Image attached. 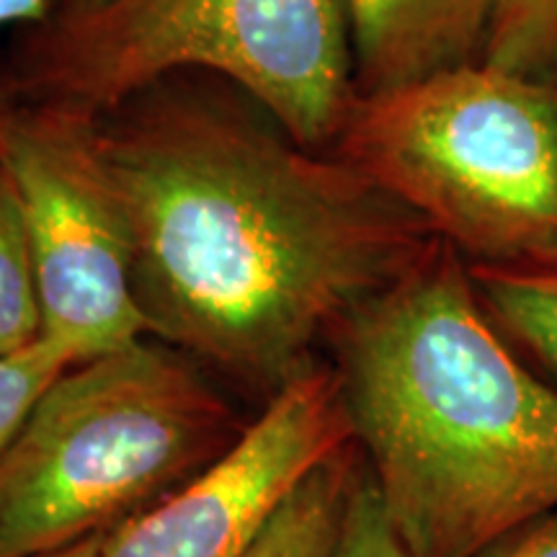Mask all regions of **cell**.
Segmentation results:
<instances>
[{
    "mask_svg": "<svg viewBox=\"0 0 557 557\" xmlns=\"http://www.w3.org/2000/svg\"><path fill=\"white\" fill-rule=\"evenodd\" d=\"M148 336L274 398L315 346L438 240L338 158L233 107L165 99L101 116Z\"/></svg>",
    "mask_w": 557,
    "mask_h": 557,
    "instance_id": "6da1fadb",
    "label": "cell"
},
{
    "mask_svg": "<svg viewBox=\"0 0 557 557\" xmlns=\"http://www.w3.org/2000/svg\"><path fill=\"white\" fill-rule=\"evenodd\" d=\"M354 444L410 557H480L557 513V385L444 240L333 331Z\"/></svg>",
    "mask_w": 557,
    "mask_h": 557,
    "instance_id": "7a4b0ae2",
    "label": "cell"
},
{
    "mask_svg": "<svg viewBox=\"0 0 557 557\" xmlns=\"http://www.w3.org/2000/svg\"><path fill=\"white\" fill-rule=\"evenodd\" d=\"M248 426L189 361L145 338L73 364L0 457V557L122 527L212 468Z\"/></svg>",
    "mask_w": 557,
    "mask_h": 557,
    "instance_id": "3957f363",
    "label": "cell"
},
{
    "mask_svg": "<svg viewBox=\"0 0 557 557\" xmlns=\"http://www.w3.org/2000/svg\"><path fill=\"white\" fill-rule=\"evenodd\" d=\"M331 152L470 267H557V78L480 60L357 96Z\"/></svg>",
    "mask_w": 557,
    "mask_h": 557,
    "instance_id": "277c9868",
    "label": "cell"
},
{
    "mask_svg": "<svg viewBox=\"0 0 557 557\" xmlns=\"http://www.w3.org/2000/svg\"><path fill=\"white\" fill-rule=\"evenodd\" d=\"M233 81L297 145L333 150L357 101L344 0H99L34 52L39 101L107 116L178 70Z\"/></svg>",
    "mask_w": 557,
    "mask_h": 557,
    "instance_id": "5b68a950",
    "label": "cell"
},
{
    "mask_svg": "<svg viewBox=\"0 0 557 557\" xmlns=\"http://www.w3.org/2000/svg\"><path fill=\"white\" fill-rule=\"evenodd\" d=\"M0 160L16 186L45 336L81 361L148 336L132 282V230L101 145V116L5 107Z\"/></svg>",
    "mask_w": 557,
    "mask_h": 557,
    "instance_id": "8992f818",
    "label": "cell"
},
{
    "mask_svg": "<svg viewBox=\"0 0 557 557\" xmlns=\"http://www.w3.org/2000/svg\"><path fill=\"white\" fill-rule=\"evenodd\" d=\"M351 444L336 372L310 367L212 468L116 527L103 557H243L302 478Z\"/></svg>",
    "mask_w": 557,
    "mask_h": 557,
    "instance_id": "52a82bcc",
    "label": "cell"
},
{
    "mask_svg": "<svg viewBox=\"0 0 557 557\" xmlns=\"http://www.w3.org/2000/svg\"><path fill=\"white\" fill-rule=\"evenodd\" d=\"M359 96L480 62L498 0H344Z\"/></svg>",
    "mask_w": 557,
    "mask_h": 557,
    "instance_id": "ba28073f",
    "label": "cell"
},
{
    "mask_svg": "<svg viewBox=\"0 0 557 557\" xmlns=\"http://www.w3.org/2000/svg\"><path fill=\"white\" fill-rule=\"evenodd\" d=\"M357 455L351 444L310 470L243 557H336L354 487L364 470Z\"/></svg>",
    "mask_w": 557,
    "mask_h": 557,
    "instance_id": "9c48e42d",
    "label": "cell"
},
{
    "mask_svg": "<svg viewBox=\"0 0 557 557\" xmlns=\"http://www.w3.org/2000/svg\"><path fill=\"white\" fill-rule=\"evenodd\" d=\"M493 325L557 385V267H470Z\"/></svg>",
    "mask_w": 557,
    "mask_h": 557,
    "instance_id": "30bf717a",
    "label": "cell"
},
{
    "mask_svg": "<svg viewBox=\"0 0 557 557\" xmlns=\"http://www.w3.org/2000/svg\"><path fill=\"white\" fill-rule=\"evenodd\" d=\"M45 336L37 274L16 186L0 160V359Z\"/></svg>",
    "mask_w": 557,
    "mask_h": 557,
    "instance_id": "8fae6325",
    "label": "cell"
},
{
    "mask_svg": "<svg viewBox=\"0 0 557 557\" xmlns=\"http://www.w3.org/2000/svg\"><path fill=\"white\" fill-rule=\"evenodd\" d=\"M483 62L524 78H557V0H498Z\"/></svg>",
    "mask_w": 557,
    "mask_h": 557,
    "instance_id": "7c38bea8",
    "label": "cell"
},
{
    "mask_svg": "<svg viewBox=\"0 0 557 557\" xmlns=\"http://www.w3.org/2000/svg\"><path fill=\"white\" fill-rule=\"evenodd\" d=\"M73 364H81V359L47 336L0 359V457L11 447L45 389Z\"/></svg>",
    "mask_w": 557,
    "mask_h": 557,
    "instance_id": "4fadbf2b",
    "label": "cell"
},
{
    "mask_svg": "<svg viewBox=\"0 0 557 557\" xmlns=\"http://www.w3.org/2000/svg\"><path fill=\"white\" fill-rule=\"evenodd\" d=\"M336 557H410L398 532L389 524L367 468L361 470L354 487Z\"/></svg>",
    "mask_w": 557,
    "mask_h": 557,
    "instance_id": "5bb4252c",
    "label": "cell"
},
{
    "mask_svg": "<svg viewBox=\"0 0 557 557\" xmlns=\"http://www.w3.org/2000/svg\"><path fill=\"white\" fill-rule=\"evenodd\" d=\"M480 557H557V513L524 527Z\"/></svg>",
    "mask_w": 557,
    "mask_h": 557,
    "instance_id": "9a60e30c",
    "label": "cell"
},
{
    "mask_svg": "<svg viewBox=\"0 0 557 557\" xmlns=\"http://www.w3.org/2000/svg\"><path fill=\"white\" fill-rule=\"evenodd\" d=\"M54 5H58V0H0V26L45 21Z\"/></svg>",
    "mask_w": 557,
    "mask_h": 557,
    "instance_id": "2e32d148",
    "label": "cell"
},
{
    "mask_svg": "<svg viewBox=\"0 0 557 557\" xmlns=\"http://www.w3.org/2000/svg\"><path fill=\"white\" fill-rule=\"evenodd\" d=\"M111 532H114V529H111ZM111 532L94 534V537L75 542V545H70V547L54 549V553H45V555H32V557H103V553H107V547H109Z\"/></svg>",
    "mask_w": 557,
    "mask_h": 557,
    "instance_id": "e0dca14e",
    "label": "cell"
},
{
    "mask_svg": "<svg viewBox=\"0 0 557 557\" xmlns=\"http://www.w3.org/2000/svg\"><path fill=\"white\" fill-rule=\"evenodd\" d=\"M73 5H88V3H99V0H70Z\"/></svg>",
    "mask_w": 557,
    "mask_h": 557,
    "instance_id": "ac0fdd59",
    "label": "cell"
},
{
    "mask_svg": "<svg viewBox=\"0 0 557 557\" xmlns=\"http://www.w3.org/2000/svg\"><path fill=\"white\" fill-rule=\"evenodd\" d=\"M3 111H5V103H3V101H0V116H3Z\"/></svg>",
    "mask_w": 557,
    "mask_h": 557,
    "instance_id": "d6986e66",
    "label": "cell"
}]
</instances>
